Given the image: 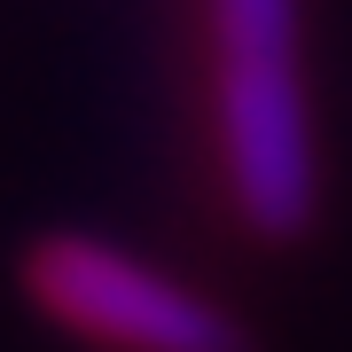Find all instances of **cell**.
<instances>
[{
	"instance_id": "6da1fadb",
	"label": "cell",
	"mask_w": 352,
	"mask_h": 352,
	"mask_svg": "<svg viewBox=\"0 0 352 352\" xmlns=\"http://www.w3.org/2000/svg\"><path fill=\"white\" fill-rule=\"evenodd\" d=\"M219 173L258 243H298L321 212V149L298 32H219Z\"/></svg>"
},
{
	"instance_id": "7a4b0ae2",
	"label": "cell",
	"mask_w": 352,
	"mask_h": 352,
	"mask_svg": "<svg viewBox=\"0 0 352 352\" xmlns=\"http://www.w3.org/2000/svg\"><path fill=\"white\" fill-rule=\"evenodd\" d=\"M24 274H32V298L63 329L110 352H251V329L227 305L196 298L180 274L102 235H47Z\"/></svg>"
}]
</instances>
